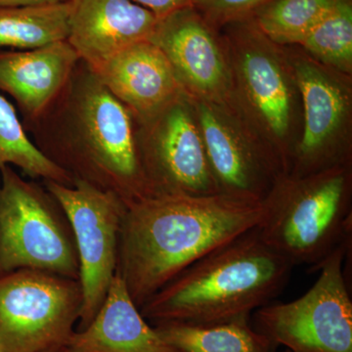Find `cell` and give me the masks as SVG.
<instances>
[{"instance_id":"obj_1","label":"cell","mask_w":352,"mask_h":352,"mask_svg":"<svg viewBox=\"0 0 352 352\" xmlns=\"http://www.w3.org/2000/svg\"><path fill=\"white\" fill-rule=\"evenodd\" d=\"M267 203L215 194H157L126 208L117 273L139 309L197 261L256 228Z\"/></svg>"},{"instance_id":"obj_2","label":"cell","mask_w":352,"mask_h":352,"mask_svg":"<svg viewBox=\"0 0 352 352\" xmlns=\"http://www.w3.org/2000/svg\"><path fill=\"white\" fill-rule=\"evenodd\" d=\"M294 267L264 242L256 227L182 271L140 312L156 324L210 325L249 319L283 291Z\"/></svg>"},{"instance_id":"obj_3","label":"cell","mask_w":352,"mask_h":352,"mask_svg":"<svg viewBox=\"0 0 352 352\" xmlns=\"http://www.w3.org/2000/svg\"><path fill=\"white\" fill-rule=\"evenodd\" d=\"M85 69L68 83L71 132L45 155L74 179L115 194L127 208L155 195L141 160L138 120L85 64Z\"/></svg>"},{"instance_id":"obj_4","label":"cell","mask_w":352,"mask_h":352,"mask_svg":"<svg viewBox=\"0 0 352 352\" xmlns=\"http://www.w3.org/2000/svg\"><path fill=\"white\" fill-rule=\"evenodd\" d=\"M351 164L305 176H282L265 199L259 235L294 266L316 268L352 237Z\"/></svg>"},{"instance_id":"obj_5","label":"cell","mask_w":352,"mask_h":352,"mask_svg":"<svg viewBox=\"0 0 352 352\" xmlns=\"http://www.w3.org/2000/svg\"><path fill=\"white\" fill-rule=\"evenodd\" d=\"M238 111L289 175L298 136V87L283 46L249 18L226 25Z\"/></svg>"},{"instance_id":"obj_6","label":"cell","mask_w":352,"mask_h":352,"mask_svg":"<svg viewBox=\"0 0 352 352\" xmlns=\"http://www.w3.org/2000/svg\"><path fill=\"white\" fill-rule=\"evenodd\" d=\"M22 270L78 281V252L50 192L7 166L0 170V276Z\"/></svg>"},{"instance_id":"obj_7","label":"cell","mask_w":352,"mask_h":352,"mask_svg":"<svg viewBox=\"0 0 352 352\" xmlns=\"http://www.w3.org/2000/svg\"><path fill=\"white\" fill-rule=\"evenodd\" d=\"M351 238L316 266L320 274L305 295L256 310V330L292 352H352V300L344 268Z\"/></svg>"},{"instance_id":"obj_8","label":"cell","mask_w":352,"mask_h":352,"mask_svg":"<svg viewBox=\"0 0 352 352\" xmlns=\"http://www.w3.org/2000/svg\"><path fill=\"white\" fill-rule=\"evenodd\" d=\"M78 281L22 270L0 276V352H45L67 344L80 319Z\"/></svg>"},{"instance_id":"obj_9","label":"cell","mask_w":352,"mask_h":352,"mask_svg":"<svg viewBox=\"0 0 352 352\" xmlns=\"http://www.w3.org/2000/svg\"><path fill=\"white\" fill-rule=\"evenodd\" d=\"M284 50L302 107V133L289 175L300 177L351 164V76L324 66L303 50Z\"/></svg>"},{"instance_id":"obj_10","label":"cell","mask_w":352,"mask_h":352,"mask_svg":"<svg viewBox=\"0 0 352 352\" xmlns=\"http://www.w3.org/2000/svg\"><path fill=\"white\" fill-rule=\"evenodd\" d=\"M44 184L63 210L75 240L82 330L94 320L117 271L120 224L126 207L115 194L82 180L76 179L73 186L54 182Z\"/></svg>"},{"instance_id":"obj_11","label":"cell","mask_w":352,"mask_h":352,"mask_svg":"<svg viewBox=\"0 0 352 352\" xmlns=\"http://www.w3.org/2000/svg\"><path fill=\"white\" fill-rule=\"evenodd\" d=\"M139 127L141 160L155 195L221 194L188 95L183 92Z\"/></svg>"},{"instance_id":"obj_12","label":"cell","mask_w":352,"mask_h":352,"mask_svg":"<svg viewBox=\"0 0 352 352\" xmlns=\"http://www.w3.org/2000/svg\"><path fill=\"white\" fill-rule=\"evenodd\" d=\"M190 99L220 193L247 201L265 200L286 175L277 160L237 108Z\"/></svg>"},{"instance_id":"obj_13","label":"cell","mask_w":352,"mask_h":352,"mask_svg":"<svg viewBox=\"0 0 352 352\" xmlns=\"http://www.w3.org/2000/svg\"><path fill=\"white\" fill-rule=\"evenodd\" d=\"M217 31L191 6L159 19L150 41L168 58L188 96L236 107L228 50Z\"/></svg>"},{"instance_id":"obj_14","label":"cell","mask_w":352,"mask_h":352,"mask_svg":"<svg viewBox=\"0 0 352 352\" xmlns=\"http://www.w3.org/2000/svg\"><path fill=\"white\" fill-rule=\"evenodd\" d=\"M89 69L140 124L184 92L168 58L151 41L132 44Z\"/></svg>"},{"instance_id":"obj_15","label":"cell","mask_w":352,"mask_h":352,"mask_svg":"<svg viewBox=\"0 0 352 352\" xmlns=\"http://www.w3.org/2000/svg\"><path fill=\"white\" fill-rule=\"evenodd\" d=\"M67 41L94 69L132 44L150 41L157 18L131 0H71Z\"/></svg>"},{"instance_id":"obj_16","label":"cell","mask_w":352,"mask_h":352,"mask_svg":"<svg viewBox=\"0 0 352 352\" xmlns=\"http://www.w3.org/2000/svg\"><path fill=\"white\" fill-rule=\"evenodd\" d=\"M80 57L67 41L30 50H0V89L28 117L41 119L59 99Z\"/></svg>"},{"instance_id":"obj_17","label":"cell","mask_w":352,"mask_h":352,"mask_svg":"<svg viewBox=\"0 0 352 352\" xmlns=\"http://www.w3.org/2000/svg\"><path fill=\"white\" fill-rule=\"evenodd\" d=\"M65 346L69 352H182L146 322L117 273L94 320Z\"/></svg>"},{"instance_id":"obj_18","label":"cell","mask_w":352,"mask_h":352,"mask_svg":"<svg viewBox=\"0 0 352 352\" xmlns=\"http://www.w3.org/2000/svg\"><path fill=\"white\" fill-rule=\"evenodd\" d=\"M155 329L182 352H271L275 346L249 325V319L210 325L164 322Z\"/></svg>"},{"instance_id":"obj_19","label":"cell","mask_w":352,"mask_h":352,"mask_svg":"<svg viewBox=\"0 0 352 352\" xmlns=\"http://www.w3.org/2000/svg\"><path fill=\"white\" fill-rule=\"evenodd\" d=\"M71 0L41 6L0 7V50H30L67 41Z\"/></svg>"},{"instance_id":"obj_20","label":"cell","mask_w":352,"mask_h":352,"mask_svg":"<svg viewBox=\"0 0 352 352\" xmlns=\"http://www.w3.org/2000/svg\"><path fill=\"white\" fill-rule=\"evenodd\" d=\"M14 166L32 178L73 186L75 179L28 136L12 104L0 94V170Z\"/></svg>"},{"instance_id":"obj_21","label":"cell","mask_w":352,"mask_h":352,"mask_svg":"<svg viewBox=\"0 0 352 352\" xmlns=\"http://www.w3.org/2000/svg\"><path fill=\"white\" fill-rule=\"evenodd\" d=\"M298 46L324 66L351 76V0H337Z\"/></svg>"},{"instance_id":"obj_22","label":"cell","mask_w":352,"mask_h":352,"mask_svg":"<svg viewBox=\"0 0 352 352\" xmlns=\"http://www.w3.org/2000/svg\"><path fill=\"white\" fill-rule=\"evenodd\" d=\"M337 0H272L252 16L259 30L280 46L298 45Z\"/></svg>"},{"instance_id":"obj_23","label":"cell","mask_w":352,"mask_h":352,"mask_svg":"<svg viewBox=\"0 0 352 352\" xmlns=\"http://www.w3.org/2000/svg\"><path fill=\"white\" fill-rule=\"evenodd\" d=\"M272 0H194L193 7L208 24L220 28L249 19Z\"/></svg>"},{"instance_id":"obj_24","label":"cell","mask_w":352,"mask_h":352,"mask_svg":"<svg viewBox=\"0 0 352 352\" xmlns=\"http://www.w3.org/2000/svg\"><path fill=\"white\" fill-rule=\"evenodd\" d=\"M131 1L144 7L154 14L157 19H162L180 9L193 6L194 0H131Z\"/></svg>"},{"instance_id":"obj_25","label":"cell","mask_w":352,"mask_h":352,"mask_svg":"<svg viewBox=\"0 0 352 352\" xmlns=\"http://www.w3.org/2000/svg\"><path fill=\"white\" fill-rule=\"evenodd\" d=\"M69 0H0V7L51 6Z\"/></svg>"},{"instance_id":"obj_26","label":"cell","mask_w":352,"mask_h":352,"mask_svg":"<svg viewBox=\"0 0 352 352\" xmlns=\"http://www.w3.org/2000/svg\"><path fill=\"white\" fill-rule=\"evenodd\" d=\"M45 352H69L68 349H67L66 346L56 347V349H50V351H47Z\"/></svg>"},{"instance_id":"obj_27","label":"cell","mask_w":352,"mask_h":352,"mask_svg":"<svg viewBox=\"0 0 352 352\" xmlns=\"http://www.w3.org/2000/svg\"><path fill=\"white\" fill-rule=\"evenodd\" d=\"M282 352H292V351H289V349H286V351H282Z\"/></svg>"}]
</instances>
